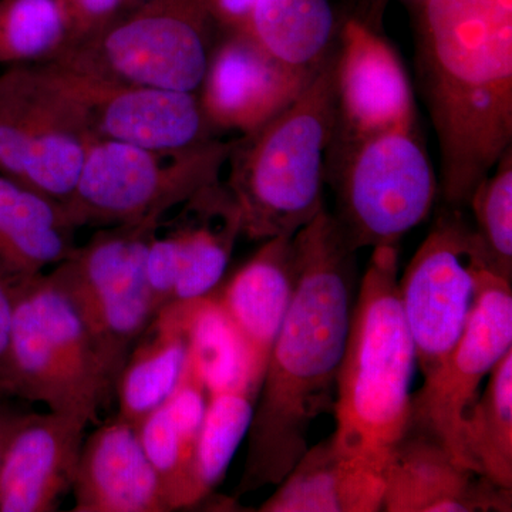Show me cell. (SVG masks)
<instances>
[{"label":"cell","mask_w":512,"mask_h":512,"mask_svg":"<svg viewBox=\"0 0 512 512\" xmlns=\"http://www.w3.org/2000/svg\"><path fill=\"white\" fill-rule=\"evenodd\" d=\"M8 288L13 308L5 394L97 423L117 379L76 309L47 274Z\"/></svg>","instance_id":"5"},{"label":"cell","mask_w":512,"mask_h":512,"mask_svg":"<svg viewBox=\"0 0 512 512\" xmlns=\"http://www.w3.org/2000/svg\"><path fill=\"white\" fill-rule=\"evenodd\" d=\"M177 210L170 220L164 217L156 231L177 259L173 302L214 292L242 235L241 211L221 180L195 192Z\"/></svg>","instance_id":"20"},{"label":"cell","mask_w":512,"mask_h":512,"mask_svg":"<svg viewBox=\"0 0 512 512\" xmlns=\"http://www.w3.org/2000/svg\"><path fill=\"white\" fill-rule=\"evenodd\" d=\"M468 467L512 490V350L491 370L463 429Z\"/></svg>","instance_id":"26"},{"label":"cell","mask_w":512,"mask_h":512,"mask_svg":"<svg viewBox=\"0 0 512 512\" xmlns=\"http://www.w3.org/2000/svg\"><path fill=\"white\" fill-rule=\"evenodd\" d=\"M3 394L5 393H3L2 387H0V396H3Z\"/></svg>","instance_id":"36"},{"label":"cell","mask_w":512,"mask_h":512,"mask_svg":"<svg viewBox=\"0 0 512 512\" xmlns=\"http://www.w3.org/2000/svg\"><path fill=\"white\" fill-rule=\"evenodd\" d=\"M76 227L62 202L0 175V281L8 286L45 274L76 247Z\"/></svg>","instance_id":"22"},{"label":"cell","mask_w":512,"mask_h":512,"mask_svg":"<svg viewBox=\"0 0 512 512\" xmlns=\"http://www.w3.org/2000/svg\"><path fill=\"white\" fill-rule=\"evenodd\" d=\"M232 144L214 138L163 151L94 140L64 210L76 228L163 220L195 192L220 181Z\"/></svg>","instance_id":"8"},{"label":"cell","mask_w":512,"mask_h":512,"mask_svg":"<svg viewBox=\"0 0 512 512\" xmlns=\"http://www.w3.org/2000/svg\"><path fill=\"white\" fill-rule=\"evenodd\" d=\"M163 220L99 228L47 274L76 309L117 380L131 349L157 316L146 261Z\"/></svg>","instance_id":"9"},{"label":"cell","mask_w":512,"mask_h":512,"mask_svg":"<svg viewBox=\"0 0 512 512\" xmlns=\"http://www.w3.org/2000/svg\"><path fill=\"white\" fill-rule=\"evenodd\" d=\"M208 396L207 386L190 352L187 369L177 389L137 429L171 511L195 505L192 461Z\"/></svg>","instance_id":"24"},{"label":"cell","mask_w":512,"mask_h":512,"mask_svg":"<svg viewBox=\"0 0 512 512\" xmlns=\"http://www.w3.org/2000/svg\"><path fill=\"white\" fill-rule=\"evenodd\" d=\"M66 43L59 0H0V64L50 63Z\"/></svg>","instance_id":"29"},{"label":"cell","mask_w":512,"mask_h":512,"mask_svg":"<svg viewBox=\"0 0 512 512\" xmlns=\"http://www.w3.org/2000/svg\"><path fill=\"white\" fill-rule=\"evenodd\" d=\"M333 63L335 53L285 110L232 144L227 187L252 241L293 237L325 210L338 123Z\"/></svg>","instance_id":"4"},{"label":"cell","mask_w":512,"mask_h":512,"mask_svg":"<svg viewBox=\"0 0 512 512\" xmlns=\"http://www.w3.org/2000/svg\"><path fill=\"white\" fill-rule=\"evenodd\" d=\"M512 350L511 282L487 269L463 335L412 399L409 429L429 434L468 467L464 423L491 370ZM470 468V467H468Z\"/></svg>","instance_id":"12"},{"label":"cell","mask_w":512,"mask_h":512,"mask_svg":"<svg viewBox=\"0 0 512 512\" xmlns=\"http://www.w3.org/2000/svg\"><path fill=\"white\" fill-rule=\"evenodd\" d=\"M247 35L293 72L313 77L335 53L330 0H256Z\"/></svg>","instance_id":"25"},{"label":"cell","mask_w":512,"mask_h":512,"mask_svg":"<svg viewBox=\"0 0 512 512\" xmlns=\"http://www.w3.org/2000/svg\"><path fill=\"white\" fill-rule=\"evenodd\" d=\"M190 319L191 301L165 306L124 363L116 386L117 416L136 429L183 379L191 352Z\"/></svg>","instance_id":"23"},{"label":"cell","mask_w":512,"mask_h":512,"mask_svg":"<svg viewBox=\"0 0 512 512\" xmlns=\"http://www.w3.org/2000/svg\"><path fill=\"white\" fill-rule=\"evenodd\" d=\"M256 397L245 390H224L208 396L192 461L195 505L212 493L247 437Z\"/></svg>","instance_id":"28"},{"label":"cell","mask_w":512,"mask_h":512,"mask_svg":"<svg viewBox=\"0 0 512 512\" xmlns=\"http://www.w3.org/2000/svg\"><path fill=\"white\" fill-rule=\"evenodd\" d=\"M215 30L205 0H141L50 63L111 82L198 93Z\"/></svg>","instance_id":"7"},{"label":"cell","mask_w":512,"mask_h":512,"mask_svg":"<svg viewBox=\"0 0 512 512\" xmlns=\"http://www.w3.org/2000/svg\"><path fill=\"white\" fill-rule=\"evenodd\" d=\"M141 0H126V3H124V10L133 8L134 5H137V3H140ZM123 10V12H124Z\"/></svg>","instance_id":"35"},{"label":"cell","mask_w":512,"mask_h":512,"mask_svg":"<svg viewBox=\"0 0 512 512\" xmlns=\"http://www.w3.org/2000/svg\"><path fill=\"white\" fill-rule=\"evenodd\" d=\"M256 0H205L208 12L222 33H248Z\"/></svg>","instance_id":"32"},{"label":"cell","mask_w":512,"mask_h":512,"mask_svg":"<svg viewBox=\"0 0 512 512\" xmlns=\"http://www.w3.org/2000/svg\"><path fill=\"white\" fill-rule=\"evenodd\" d=\"M12 295L8 285L0 281V387L3 390V376H5L6 356L10 335V323H12ZM5 393V390H3Z\"/></svg>","instance_id":"33"},{"label":"cell","mask_w":512,"mask_h":512,"mask_svg":"<svg viewBox=\"0 0 512 512\" xmlns=\"http://www.w3.org/2000/svg\"><path fill=\"white\" fill-rule=\"evenodd\" d=\"M72 490L74 512L171 511L138 430L119 416L84 439Z\"/></svg>","instance_id":"19"},{"label":"cell","mask_w":512,"mask_h":512,"mask_svg":"<svg viewBox=\"0 0 512 512\" xmlns=\"http://www.w3.org/2000/svg\"><path fill=\"white\" fill-rule=\"evenodd\" d=\"M384 512H510L512 490L471 470L429 434L407 429L383 471Z\"/></svg>","instance_id":"16"},{"label":"cell","mask_w":512,"mask_h":512,"mask_svg":"<svg viewBox=\"0 0 512 512\" xmlns=\"http://www.w3.org/2000/svg\"><path fill=\"white\" fill-rule=\"evenodd\" d=\"M326 181L343 237L353 251L399 245L429 217L439 181L416 130L333 140Z\"/></svg>","instance_id":"6"},{"label":"cell","mask_w":512,"mask_h":512,"mask_svg":"<svg viewBox=\"0 0 512 512\" xmlns=\"http://www.w3.org/2000/svg\"><path fill=\"white\" fill-rule=\"evenodd\" d=\"M400 302L399 245L373 248L336 382V447L383 474L409 429L416 369Z\"/></svg>","instance_id":"3"},{"label":"cell","mask_w":512,"mask_h":512,"mask_svg":"<svg viewBox=\"0 0 512 512\" xmlns=\"http://www.w3.org/2000/svg\"><path fill=\"white\" fill-rule=\"evenodd\" d=\"M467 207L491 271L512 282V147L477 185Z\"/></svg>","instance_id":"30"},{"label":"cell","mask_w":512,"mask_h":512,"mask_svg":"<svg viewBox=\"0 0 512 512\" xmlns=\"http://www.w3.org/2000/svg\"><path fill=\"white\" fill-rule=\"evenodd\" d=\"M93 141L83 110L46 66L0 74V175L63 204Z\"/></svg>","instance_id":"10"},{"label":"cell","mask_w":512,"mask_h":512,"mask_svg":"<svg viewBox=\"0 0 512 512\" xmlns=\"http://www.w3.org/2000/svg\"><path fill=\"white\" fill-rule=\"evenodd\" d=\"M313 77L288 69L247 33H222L198 100L215 133L248 136L285 110Z\"/></svg>","instance_id":"15"},{"label":"cell","mask_w":512,"mask_h":512,"mask_svg":"<svg viewBox=\"0 0 512 512\" xmlns=\"http://www.w3.org/2000/svg\"><path fill=\"white\" fill-rule=\"evenodd\" d=\"M338 37L333 63L338 123L333 140L414 128L412 84L396 50L359 19H349Z\"/></svg>","instance_id":"14"},{"label":"cell","mask_w":512,"mask_h":512,"mask_svg":"<svg viewBox=\"0 0 512 512\" xmlns=\"http://www.w3.org/2000/svg\"><path fill=\"white\" fill-rule=\"evenodd\" d=\"M298 281L299 259L293 237H275L265 239L221 293H214L222 313L244 345L259 389Z\"/></svg>","instance_id":"18"},{"label":"cell","mask_w":512,"mask_h":512,"mask_svg":"<svg viewBox=\"0 0 512 512\" xmlns=\"http://www.w3.org/2000/svg\"><path fill=\"white\" fill-rule=\"evenodd\" d=\"M490 269L473 227L446 207L399 281L400 302L423 380L450 355L476 306Z\"/></svg>","instance_id":"11"},{"label":"cell","mask_w":512,"mask_h":512,"mask_svg":"<svg viewBox=\"0 0 512 512\" xmlns=\"http://www.w3.org/2000/svg\"><path fill=\"white\" fill-rule=\"evenodd\" d=\"M383 497V474L342 453L330 436L308 447L258 511L379 512Z\"/></svg>","instance_id":"21"},{"label":"cell","mask_w":512,"mask_h":512,"mask_svg":"<svg viewBox=\"0 0 512 512\" xmlns=\"http://www.w3.org/2000/svg\"><path fill=\"white\" fill-rule=\"evenodd\" d=\"M87 423L23 414L0 467V512H52L72 488Z\"/></svg>","instance_id":"17"},{"label":"cell","mask_w":512,"mask_h":512,"mask_svg":"<svg viewBox=\"0 0 512 512\" xmlns=\"http://www.w3.org/2000/svg\"><path fill=\"white\" fill-rule=\"evenodd\" d=\"M293 241L298 288L269 353L235 497L281 483L308 450L313 421L335 409L352 318L356 251L326 208Z\"/></svg>","instance_id":"1"},{"label":"cell","mask_w":512,"mask_h":512,"mask_svg":"<svg viewBox=\"0 0 512 512\" xmlns=\"http://www.w3.org/2000/svg\"><path fill=\"white\" fill-rule=\"evenodd\" d=\"M416 57L439 192L463 210L512 144V0H424Z\"/></svg>","instance_id":"2"},{"label":"cell","mask_w":512,"mask_h":512,"mask_svg":"<svg viewBox=\"0 0 512 512\" xmlns=\"http://www.w3.org/2000/svg\"><path fill=\"white\" fill-rule=\"evenodd\" d=\"M43 66L79 104L94 140L175 151L217 138L197 93L111 82L53 63Z\"/></svg>","instance_id":"13"},{"label":"cell","mask_w":512,"mask_h":512,"mask_svg":"<svg viewBox=\"0 0 512 512\" xmlns=\"http://www.w3.org/2000/svg\"><path fill=\"white\" fill-rule=\"evenodd\" d=\"M124 3L126 0H59L66 26V49L86 42L110 25L123 13Z\"/></svg>","instance_id":"31"},{"label":"cell","mask_w":512,"mask_h":512,"mask_svg":"<svg viewBox=\"0 0 512 512\" xmlns=\"http://www.w3.org/2000/svg\"><path fill=\"white\" fill-rule=\"evenodd\" d=\"M23 414L13 412L8 407L0 406V467H2L3 458L8 450L13 433L18 429Z\"/></svg>","instance_id":"34"},{"label":"cell","mask_w":512,"mask_h":512,"mask_svg":"<svg viewBox=\"0 0 512 512\" xmlns=\"http://www.w3.org/2000/svg\"><path fill=\"white\" fill-rule=\"evenodd\" d=\"M191 359L207 386L208 394L245 390L258 397L244 345L225 318L214 292L191 299Z\"/></svg>","instance_id":"27"}]
</instances>
